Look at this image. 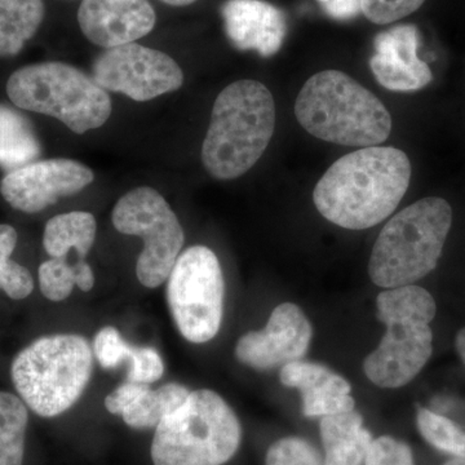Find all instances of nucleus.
<instances>
[{
	"instance_id": "4be33fe9",
	"label": "nucleus",
	"mask_w": 465,
	"mask_h": 465,
	"mask_svg": "<svg viewBox=\"0 0 465 465\" xmlns=\"http://www.w3.org/2000/svg\"><path fill=\"white\" fill-rule=\"evenodd\" d=\"M41 153L38 139L25 116L0 105V166L16 170Z\"/></svg>"
},
{
	"instance_id": "5701e85b",
	"label": "nucleus",
	"mask_w": 465,
	"mask_h": 465,
	"mask_svg": "<svg viewBox=\"0 0 465 465\" xmlns=\"http://www.w3.org/2000/svg\"><path fill=\"white\" fill-rule=\"evenodd\" d=\"M27 423L25 402L0 391V465H23Z\"/></svg>"
},
{
	"instance_id": "4c0bfd02",
	"label": "nucleus",
	"mask_w": 465,
	"mask_h": 465,
	"mask_svg": "<svg viewBox=\"0 0 465 465\" xmlns=\"http://www.w3.org/2000/svg\"><path fill=\"white\" fill-rule=\"evenodd\" d=\"M445 465H465V459L455 457L454 459H451V460H449Z\"/></svg>"
},
{
	"instance_id": "c85d7f7f",
	"label": "nucleus",
	"mask_w": 465,
	"mask_h": 465,
	"mask_svg": "<svg viewBox=\"0 0 465 465\" xmlns=\"http://www.w3.org/2000/svg\"><path fill=\"white\" fill-rule=\"evenodd\" d=\"M163 372V360L154 348L134 345L130 357L128 381L149 385L150 382L159 381Z\"/></svg>"
},
{
	"instance_id": "6ab92c4d",
	"label": "nucleus",
	"mask_w": 465,
	"mask_h": 465,
	"mask_svg": "<svg viewBox=\"0 0 465 465\" xmlns=\"http://www.w3.org/2000/svg\"><path fill=\"white\" fill-rule=\"evenodd\" d=\"M96 219L90 213H63L52 217L43 235V246L52 259L67 258L75 250L78 260H85L96 238Z\"/></svg>"
},
{
	"instance_id": "423d86ee",
	"label": "nucleus",
	"mask_w": 465,
	"mask_h": 465,
	"mask_svg": "<svg viewBox=\"0 0 465 465\" xmlns=\"http://www.w3.org/2000/svg\"><path fill=\"white\" fill-rule=\"evenodd\" d=\"M94 351L76 333L36 339L12 363L11 375L21 400L36 415L54 418L81 399L91 381Z\"/></svg>"
},
{
	"instance_id": "f03ea898",
	"label": "nucleus",
	"mask_w": 465,
	"mask_h": 465,
	"mask_svg": "<svg viewBox=\"0 0 465 465\" xmlns=\"http://www.w3.org/2000/svg\"><path fill=\"white\" fill-rule=\"evenodd\" d=\"M275 128L273 94L262 82L243 79L223 90L213 104L202 162L211 176L232 180L262 157Z\"/></svg>"
},
{
	"instance_id": "72a5a7b5",
	"label": "nucleus",
	"mask_w": 465,
	"mask_h": 465,
	"mask_svg": "<svg viewBox=\"0 0 465 465\" xmlns=\"http://www.w3.org/2000/svg\"><path fill=\"white\" fill-rule=\"evenodd\" d=\"M17 244V232L11 225L0 224V260L11 258Z\"/></svg>"
},
{
	"instance_id": "1a4fd4ad",
	"label": "nucleus",
	"mask_w": 465,
	"mask_h": 465,
	"mask_svg": "<svg viewBox=\"0 0 465 465\" xmlns=\"http://www.w3.org/2000/svg\"><path fill=\"white\" fill-rule=\"evenodd\" d=\"M167 302L177 330L186 341H213L224 314L225 282L213 250L193 246L183 251L167 278Z\"/></svg>"
},
{
	"instance_id": "e433bc0d",
	"label": "nucleus",
	"mask_w": 465,
	"mask_h": 465,
	"mask_svg": "<svg viewBox=\"0 0 465 465\" xmlns=\"http://www.w3.org/2000/svg\"><path fill=\"white\" fill-rule=\"evenodd\" d=\"M166 5H174V7H183V5H192V3L197 2V0H162Z\"/></svg>"
},
{
	"instance_id": "9b49d317",
	"label": "nucleus",
	"mask_w": 465,
	"mask_h": 465,
	"mask_svg": "<svg viewBox=\"0 0 465 465\" xmlns=\"http://www.w3.org/2000/svg\"><path fill=\"white\" fill-rule=\"evenodd\" d=\"M94 79L104 90L143 103L179 90L183 73L163 52L130 43L101 54L94 65Z\"/></svg>"
},
{
	"instance_id": "58836bf2",
	"label": "nucleus",
	"mask_w": 465,
	"mask_h": 465,
	"mask_svg": "<svg viewBox=\"0 0 465 465\" xmlns=\"http://www.w3.org/2000/svg\"><path fill=\"white\" fill-rule=\"evenodd\" d=\"M459 458H463V459H465V439H464V445H463V449H461L460 457H459Z\"/></svg>"
},
{
	"instance_id": "dca6fc26",
	"label": "nucleus",
	"mask_w": 465,
	"mask_h": 465,
	"mask_svg": "<svg viewBox=\"0 0 465 465\" xmlns=\"http://www.w3.org/2000/svg\"><path fill=\"white\" fill-rule=\"evenodd\" d=\"M225 33L241 51L271 57L282 47L287 18L282 9L265 0H226L222 7Z\"/></svg>"
},
{
	"instance_id": "4468645a",
	"label": "nucleus",
	"mask_w": 465,
	"mask_h": 465,
	"mask_svg": "<svg viewBox=\"0 0 465 465\" xmlns=\"http://www.w3.org/2000/svg\"><path fill=\"white\" fill-rule=\"evenodd\" d=\"M420 33L412 24H403L379 33L370 67L378 84L393 92H414L432 82L430 67L418 56Z\"/></svg>"
},
{
	"instance_id": "9d476101",
	"label": "nucleus",
	"mask_w": 465,
	"mask_h": 465,
	"mask_svg": "<svg viewBox=\"0 0 465 465\" xmlns=\"http://www.w3.org/2000/svg\"><path fill=\"white\" fill-rule=\"evenodd\" d=\"M112 220L122 234L143 238V249L136 264L140 283L148 289L161 286L173 271L185 241L173 208L157 191L140 186L116 202Z\"/></svg>"
},
{
	"instance_id": "7c9ffc66",
	"label": "nucleus",
	"mask_w": 465,
	"mask_h": 465,
	"mask_svg": "<svg viewBox=\"0 0 465 465\" xmlns=\"http://www.w3.org/2000/svg\"><path fill=\"white\" fill-rule=\"evenodd\" d=\"M0 290L11 299H25L34 290L33 275L14 260H0Z\"/></svg>"
},
{
	"instance_id": "f257e3e1",
	"label": "nucleus",
	"mask_w": 465,
	"mask_h": 465,
	"mask_svg": "<svg viewBox=\"0 0 465 465\" xmlns=\"http://www.w3.org/2000/svg\"><path fill=\"white\" fill-rule=\"evenodd\" d=\"M411 163L402 150L367 146L331 164L318 182L313 202L332 224L363 231L381 224L402 201Z\"/></svg>"
},
{
	"instance_id": "aec40b11",
	"label": "nucleus",
	"mask_w": 465,
	"mask_h": 465,
	"mask_svg": "<svg viewBox=\"0 0 465 465\" xmlns=\"http://www.w3.org/2000/svg\"><path fill=\"white\" fill-rule=\"evenodd\" d=\"M43 0H0V57L14 56L38 32Z\"/></svg>"
},
{
	"instance_id": "bb28decb",
	"label": "nucleus",
	"mask_w": 465,
	"mask_h": 465,
	"mask_svg": "<svg viewBox=\"0 0 465 465\" xmlns=\"http://www.w3.org/2000/svg\"><path fill=\"white\" fill-rule=\"evenodd\" d=\"M133 347L113 326L104 327L94 336V353L105 370H114L125 361H130Z\"/></svg>"
},
{
	"instance_id": "473e14b6",
	"label": "nucleus",
	"mask_w": 465,
	"mask_h": 465,
	"mask_svg": "<svg viewBox=\"0 0 465 465\" xmlns=\"http://www.w3.org/2000/svg\"><path fill=\"white\" fill-rule=\"evenodd\" d=\"M327 16L336 21H349L361 14V0H317Z\"/></svg>"
},
{
	"instance_id": "6e6552de",
	"label": "nucleus",
	"mask_w": 465,
	"mask_h": 465,
	"mask_svg": "<svg viewBox=\"0 0 465 465\" xmlns=\"http://www.w3.org/2000/svg\"><path fill=\"white\" fill-rule=\"evenodd\" d=\"M7 94L18 108L54 116L75 134L96 130L112 114L105 90L67 64L21 67L9 76Z\"/></svg>"
},
{
	"instance_id": "412c9836",
	"label": "nucleus",
	"mask_w": 465,
	"mask_h": 465,
	"mask_svg": "<svg viewBox=\"0 0 465 465\" xmlns=\"http://www.w3.org/2000/svg\"><path fill=\"white\" fill-rule=\"evenodd\" d=\"M189 394L188 388L177 382H170L155 391L148 387L125 409L122 418L134 430L157 428L167 415L183 405Z\"/></svg>"
},
{
	"instance_id": "0eeeda50",
	"label": "nucleus",
	"mask_w": 465,
	"mask_h": 465,
	"mask_svg": "<svg viewBox=\"0 0 465 465\" xmlns=\"http://www.w3.org/2000/svg\"><path fill=\"white\" fill-rule=\"evenodd\" d=\"M242 428L232 407L215 391H191L155 428L154 465H223L240 449Z\"/></svg>"
},
{
	"instance_id": "a211bd4d",
	"label": "nucleus",
	"mask_w": 465,
	"mask_h": 465,
	"mask_svg": "<svg viewBox=\"0 0 465 465\" xmlns=\"http://www.w3.org/2000/svg\"><path fill=\"white\" fill-rule=\"evenodd\" d=\"M324 448L323 465H362L372 443L362 416L349 411L323 416L320 425Z\"/></svg>"
},
{
	"instance_id": "cd10ccee",
	"label": "nucleus",
	"mask_w": 465,
	"mask_h": 465,
	"mask_svg": "<svg viewBox=\"0 0 465 465\" xmlns=\"http://www.w3.org/2000/svg\"><path fill=\"white\" fill-rule=\"evenodd\" d=\"M425 0H361V12L376 25H388L418 11Z\"/></svg>"
},
{
	"instance_id": "ddd939ff",
	"label": "nucleus",
	"mask_w": 465,
	"mask_h": 465,
	"mask_svg": "<svg viewBox=\"0 0 465 465\" xmlns=\"http://www.w3.org/2000/svg\"><path fill=\"white\" fill-rule=\"evenodd\" d=\"M313 330L304 312L278 305L262 331L247 332L235 345V357L255 370H271L302 360L311 347Z\"/></svg>"
},
{
	"instance_id": "2eb2a0df",
	"label": "nucleus",
	"mask_w": 465,
	"mask_h": 465,
	"mask_svg": "<svg viewBox=\"0 0 465 465\" xmlns=\"http://www.w3.org/2000/svg\"><path fill=\"white\" fill-rule=\"evenodd\" d=\"M155 21L154 8L148 0H84L78 11L85 38L106 50L148 35Z\"/></svg>"
},
{
	"instance_id": "c9c22d12",
	"label": "nucleus",
	"mask_w": 465,
	"mask_h": 465,
	"mask_svg": "<svg viewBox=\"0 0 465 465\" xmlns=\"http://www.w3.org/2000/svg\"><path fill=\"white\" fill-rule=\"evenodd\" d=\"M457 351L465 365V327L459 331L457 336Z\"/></svg>"
},
{
	"instance_id": "393cba45",
	"label": "nucleus",
	"mask_w": 465,
	"mask_h": 465,
	"mask_svg": "<svg viewBox=\"0 0 465 465\" xmlns=\"http://www.w3.org/2000/svg\"><path fill=\"white\" fill-rule=\"evenodd\" d=\"M75 266L67 258L51 259L39 266V286L51 302H63L75 286Z\"/></svg>"
},
{
	"instance_id": "2f4dec72",
	"label": "nucleus",
	"mask_w": 465,
	"mask_h": 465,
	"mask_svg": "<svg viewBox=\"0 0 465 465\" xmlns=\"http://www.w3.org/2000/svg\"><path fill=\"white\" fill-rule=\"evenodd\" d=\"M148 388V384L142 382L127 381L116 388L114 391L109 394L105 399V407L110 414H124L125 409L137 399V396L143 393Z\"/></svg>"
},
{
	"instance_id": "7ed1b4c3",
	"label": "nucleus",
	"mask_w": 465,
	"mask_h": 465,
	"mask_svg": "<svg viewBox=\"0 0 465 465\" xmlns=\"http://www.w3.org/2000/svg\"><path fill=\"white\" fill-rule=\"evenodd\" d=\"M295 115L312 136L338 145L376 146L391 133V116L381 99L339 70H323L305 82Z\"/></svg>"
},
{
	"instance_id": "a878e982",
	"label": "nucleus",
	"mask_w": 465,
	"mask_h": 465,
	"mask_svg": "<svg viewBox=\"0 0 465 465\" xmlns=\"http://www.w3.org/2000/svg\"><path fill=\"white\" fill-rule=\"evenodd\" d=\"M265 465H323V459L307 440L286 437L269 448Z\"/></svg>"
},
{
	"instance_id": "b1692460",
	"label": "nucleus",
	"mask_w": 465,
	"mask_h": 465,
	"mask_svg": "<svg viewBox=\"0 0 465 465\" xmlns=\"http://www.w3.org/2000/svg\"><path fill=\"white\" fill-rule=\"evenodd\" d=\"M419 432L430 445L440 451L460 457L465 432L446 416L437 414L432 410L420 409L416 416Z\"/></svg>"
},
{
	"instance_id": "f3484780",
	"label": "nucleus",
	"mask_w": 465,
	"mask_h": 465,
	"mask_svg": "<svg viewBox=\"0 0 465 465\" xmlns=\"http://www.w3.org/2000/svg\"><path fill=\"white\" fill-rule=\"evenodd\" d=\"M281 381L302 393V412L307 418L353 411L351 387L342 376L326 366L295 361L282 366Z\"/></svg>"
},
{
	"instance_id": "20e7f679",
	"label": "nucleus",
	"mask_w": 465,
	"mask_h": 465,
	"mask_svg": "<svg viewBox=\"0 0 465 465\" xmlns=\"http://www.w3.org/2000/svg\"><path fill=\"white\" fill-rule=\"evenodd\" d=\"M376 304L387 332L363 361V370L378 387L394 390L414 381L432 356L436 302L423 287L410 284L382 291Z\"/></svg>"
},
{
	"instance_id": "39448f33",
	"label": "nucleus",
	"mask_w": 465,
	"mask_h": 465,
	"mask_svg": "<svg viewBox=\"0 0 465 465\" xmlns=\"http://www.w3.org/2000/svg\"><path fill=\"white\" fill-rule=\"evenodd\" d=\"M451 223V206L437 197L423 198L391 217L370 258L372 282L397 289L430 274L439 264Z\"/></svg>"
},
{
	"instance_id": "c756f323",
	"label": "nucleus",
	"mask_w": 465,
	"mask_h": 465,
	"mask_svg": "<svg viewBox=\"0 0 465 465\" xmlns=\"http://www.w3.org/2000/svg\"><path fill=\"white\" fill-rule=\"evenodd\" d=\"M365 465H414V458L405 442L382 436L372 440Z\"/></svg>"
},
{
	"instance_id": "f704fd0d",
	"label": "nucleus",
	"mask_w": 465,
	"mask_h": 465,
	"mask_svg": "<svg viewBox=\"0 0 465 465\" xmlns=\"http://www.w3.org/2000/svg\"><path fill=\"white\" fill-rule=\"evenodd\" d=\"M75 266V284L84 292L94 289V274L90 264L85 260H76Z\"/></svg>"
},
{
	"instance_id": "f8f14e48",
	"label": "nucleus",
	"mask_w": 465,
	"mask_h": 465,
	"mask_svg": "<svg viewBox=\"0 0 465 465\" xmlns=\"http://www.w3.org/2000/svg\"><path fill=\"white\" fill-rule=\"evenodd\" d=\"M94 180V171L81 162L47 159L5 174L0 183V193L15 210L36 213L60 198L84 191Z\"/></svg>"
}]
</instances>
